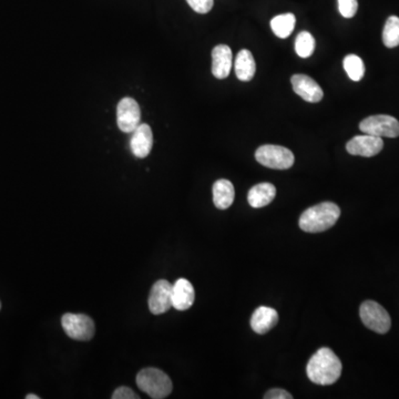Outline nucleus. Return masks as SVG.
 Returning <instances> with one entry per match:
<instances>
[{
  "label": "nucleus",
  "instance_id": "cd10ccee",
  "mask_svg": "<svg viewBox=\"0 0 399 399\" xmlns=\"http://www.w3.org/2000/svg\"><path fill=\"white\" fill-rule=\"evenodd\" d=\"M0 310H1V303H0Z\"/></svg>",
  "mask_w": 399,
  "mask_h": 399
},
{
  "label": "nucleus",
  "instance_id": "1a4fd4ad",
  "mask_svg": "<svg viewBox=\"0 0 399 399\" xmlns=\"http://www.w3.org/2000/svg\"><path fill=\"white\" fill-rule=\"evenodd\" d=\"M148 304L152 314L161 315L168 312L172 308V284L166 280L154 283Z\"/></svg>",
  "mask_w": 399,
  "mask_h": 399
},
{
  "label": "nucleus",
  "instance_id": "0eeeda50",
  "mask_svg": "<svg viewBox=\"0 0 399 399\" xmlns=\"http://www.w3.org/2000/svg\"><path fill=\"white\" fill-rule=\"evenodd\" d=\"M62 328L70 338L90 340L94 335V323L85 314L67 313L61 318Z\"/></svg>",
  "mask_w": 399,
  "mask_h": 399
},
{
  "label": "nucleus",
  "instance_id": "7ed1b4c3",
  "mask_svg": "<svg viewBox=\"0 0 399 399\" xmlns=\"http://www.w3.org/2000/svg\"><path fill=\"white\" fill-rule=\"evenodd\" d=\"M136 385L142 392L154 399L166 398L173 388L170 377L153 367L144 368L136 375Z\"/></svg>",
  "mask_w": 399,
  "mask_h": 399
},
{
  "label": "nucleus",
  "instance_id": "39448f33",
  "mask_svg": "<svg viewBox=\"0 0 399 399\" xmlns=\"http://www.w3.org/2000/svg\"><path fill=\"white\" fill-rule=\"evenodd\" d=\"M360 320L365 326L378 334H385L390 330L392 320L390 314L374 300H366L363 303L360 310Z\"/></svg>",
  "mask_w": 399,
  "mask_h": 399
},
{
  "label": "nucleus",
  "instance_id": "423d86ee",
  "mask_svg": "<svg viewBox=\"0 0 399 399\" xmlns=\"http://www.w3.org/2000/svg\"><path fill=\"white\" fill-rule=\"evenodd\" d=\"M360 130L363 133L380 138H397L399 136V121L392 116L377 114L363 120Z\"/></svg>",
  "mask_w": 399,
  "mask_h": 399
},
{
  "label": "nucleus",
  "instance_id": "ddd939ff",
  "mask_svg": "<svg viewBox=\"0 0 399 399\" xmlns=\"http://www.w3.org/2000/svg\"><path fill=\"white\" fill-rule=\"evenodd\" d=\"M196 291L193 286L186 278H178L172 286V308L178 310H186L193 305Z\"/></svg>",
  "mask_w": 399,
  "mask_h": 399
},
{
  "label": "nucleus",
  "instance_id": "f3484780",
  "mask_svg": "<svg viewBox=\"0 0 399 399\" xmlns=\"http://www.w3.org/2000/svg\"><path fill=\"white\" fill-rule=\"evenodd\" d=\"M213 202L216 208L220 210H226L230 208L236 198V190H234L232 182L221 178L213 184Z\"/></svg>",
  "mask_w": 399,
  "mask_h": 399
},
{
  "label": "nucleus",
  "instance_id": "dca6fc26",
  "mask_svg": "<svg viewBox=\"0 0 399 399\" xmlns=\"http://www.w3.org/2000/svg\"><path fill=\"white\" fill-rule=\"evenodd\" d=\"M276 188L272 183L264 182L256 184L248 191V204L254 208H264L276 198Z\"/></svg>",
  "mask_w": 399,
  "mask_h": 399
},
{
  "label": "nucleus",
  "instance_id": "4be33fe9",
  "mask_svg": "<svg viewBox=\"0 0 399 399\" xmlns=\"http://www.w3.org/2000/svg\"><path fill=\"white\" fill-rule=\"evenodd\" d=\"M315 50V39L308 31L298 34L296 39V51L300 58H308Z\"/></svg>",
  "mask_w": 399,
  "mask_h": 399
},
{
  "label": "nucleus",
  "instance_id": "bb28decb",
  "mask_svg": "<svg viewBox=\"0 0 399 399\" xmlns=\"http://www.w3.org/2000/svg\"><path fill=\"white\" fill-rule=\"evenodd\" d=\"M40 397L37 396V395L29 394L26 396V399H39Z\"/></svg>",
  "mask_w": 399,
  "mask_h": 399
},
{
  "label": "nucleus",
  "instance_id": "9d476101",
  "mask_svg": "<svg viewBox=\"0 0 399 399\" xmlns=\"http://www.w3.org/2000/svg\"><path fill=\"white\" fill-rule=\"evenodd\" d=\"M384 148V141L380 136H370L364 133V136H356L346 144V150L352 156H377Z\"/></svg>",
  "mask_w": 399,
  "mask_h": 399
},
{
  "label": "nucleus",
  "instance_id": "20e7f679",
  "mask_svg": "<svg viewBox=\"0 0 399 399\" xmlns=\"http://www.w3.org/2000/svg\"><path fill=\"white\" fill-rule=\"evenodd\" d=\"M256 159L262 166L274 170H288L293 166L296 158L286 146L266 144L256 150Z\"/></svg>",
  "mask_w": 399,
  "mask_h": 399
},
{
  "label": "nucleus",
  "instance_id": "f257e3e1",
  "mask_svg": "<svg viewBox=\"0 0 399 399\" xmlns=\"http://www.w3.org/2000/svg\"><path fill=\"white\" fill-rule=\"evenodd\" d=\"M342 363L330 348H320L306 366V374L310 382L320 386H328L338 382L342 375Z\"/></svg>",
  "mask_w": 399,
  "mask_h": 399
},
{
  "label": "nucleus",
  "instance_id": "2eb2a0df",
  "mask_svg": "<svg viewBox=\"0 0 399 399\" xmlns=\"http://www.w3.org/2000/svg\"><path fill=\"white\" fill-rule=\"evenodd\" d=\"M278 314L274 308L261 306L254 310L251 318V328L258 334H266L278 324Z\"/></svg>",
  "mask_w": 399,
  "mask_h": 399
},
{
  "label": "nucleus",
  "instance_id": "a211bd4d",
  "mask_svg": "<svg viewBox=\"0 0 399 399\" xmlns=\"http://www.w3.org/2000/svg\"><path fill=\"white\" fill-rule=\"evenodd\" d=\"M236 75L241 81H251L256 75V65L252 52L248 49L241 50L236 56Z\"/></svg>",
  "mask_w": 399,
  "mask_h": 399
},
{
  "label": "nucleus",
  "instance_id": "aec40b11",
  "mask_svg": "<svg viewBox=\"0 0 399 399\" xmlns=\"http://www.w3.org/2000/svg\"><path fill=\"white\" fill-rule=\"evenodd\" d=\"M383 43L387 48L399 46V18L390 16L385 24L383 30Z\"/></svg>",
  "mask_w": 399,
  "mask_h": 399
},
{
  "label": "nucleus",
  "instance_id": "f03ea898",
  "mask_svg": "<svg viewBox=\"0 0 399 399\" xmlns=\"http://www.w3.org/2000/svg\"><path fill=\"white\" fill-rule=\"evenodd\" d=\"M340 216V208L333 202H323L308 208L300 218V228L308 233H320L335 226Z\"/></svg>",
  "mask_w": 399,
  "mask_h": 399
},
{
  "label": "nucleus",
  "instance_id": "4468645a",
  "mask_svg": "<svg viewBox=\"0 0 399 399\" xmlns=\"http://www.w3.org/2000/svg\"><path fill=\"white\" fill-rule=\"evenodd\" d=\"M232 50L228 46L218 45L212 50V74L218 79L228 77L232 68Z\"/></svg>",
  "mask_w": 399,
  "mask_h": 399
},
{
  "label": "nucleus",
  "instance_id": "5701e85b",
  "mask_svg": "<svg viewBox=\"0 0 399 399\" xmlns=\"http://www.w3.org/2000/svg\"><path fill=\"white\" fill-rule=\"evenodd\" d=\"M338 10L340 15L344 18H353L356 15L358 9V1L357 0H338Z\"/></svg>",
  "mask_w": 399,
  "mask_h": 399
},
{
  "label": "nucleus",
  "instance_id": "b1692460",
  "mask_svg": "<svg viewBox=\"0 0 399 399\" xmlns=\"http://www.w3.org/2000/svg\"><path fill=\"white\" fill-rule=\"evenodd\" d=\"M186 3L198 14H208L214 6V0H186Z\"/></svg>",
  "mask_w": 399,
  "mask_h": 399
},
{
  "label": "nucleus",
  "instance_id": "9b49d317",
  "mask_svg": "<svg viewBox=\"0 0 399 399\" xmlns=\"http://www.w3.org/2000/svg\"><path fill=\"white\" fill-rule=\"evenodd\" d=\"M292 87L303 100L316 103L320 102L324 97V92L320 87L318 82L306 75H294L291 78Z\"/></svg>",
  "mask_w": 399,
  "mask_h": 399
},
{
  "label": "nucleus",
  "instance_id": "a878e982",
  "mask_svg": "<svg viewBox=\"0 0 399 399\" xmlns=\"http://www.w3.org/2000/svg\"><path fill=\"white\" fill-rule=\"evenodd\" d=\"M264 398L266 399H292L293 396L290 393L286 392L284 390H280V388H274V390H268L266 395H264Z\"/></svg>",
  "mask_w": 399,
  "mask_h": 399
},
{
  "label": "nucleus",
  "instance_id": "6e6552de",
  "mask_svg": "<svg viewBox=\"0 0 399 399\" xmlns=\"http://www.w3.org/2000/svg\"><path fill=\"white\" fill-rule=\"evenodd\" d=\"M141 121V109L136 100L123 98L117 108L118 127L126 133H132Z\"/></svg>",
  "mask_w": 399,
  "mask_h": 399
},
{
  "label": "nucleus",
  "instance_id": "412c9836",
  "mask_svg": "<svg viewBox=\"0 0 399 399\" xmlns=\"http://www.w3.org/2000/svg\"><path fill=\"white\" fill-rule=\"evenodd\" d=\"M345 71L353 81H360L365 75V66L363 60L358 56L348 55L343 61Z\"/></svg>",
  "mask_w": 399,
  "mask_h": 399
},
{
  "label": "nucleus",
  "instance_id": "393cba45",
  "mask_svg": "<svg viewBox=\"0 0 399 399\" xmlns=\"http://www.w3.org/2000/svg\"><path fill=\"white\" fill-rule=\"evenodd\" d=\"M140 397L128 387H119L112 394V399H139Z\"/></svg>",
  "mask_w": 399,
  "mask_h": 399
},
{
  "label": "nucleus",
  "instance_id": "6ab92c4d",
  "mask_svg": "<svg viewBox=\"0 0 399 399\" xmlns=\"http://www.w3.org/2000/svg\"><path fill=\"white\" fill-rule=\"evenodd\" d=\"M296 18L293 14H283L276 16L271 20V28L273 33L278 38L286 39L292 35L293 30L296 28Z\"/></svg>",
  "mask_w": 399,
  "mask_h": 399
},
{
  "label": "nucleus",
  "instance_id": "f8f14e48",
  "mask_svg": "<svg viewBox=\"0 0 399 399\" xmlns=\"http://www.w3.org/2000/svg\"><path fill=\"white\" fill-rule=\"evenodd\" d=\"M153 146V134L151 128L146 123L139 124L132 132L130 148L136 158H146L149 156Z\"/></svg>",
  "mask_w": 399,
  "mask_h": 399
}]
</instances>
